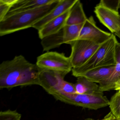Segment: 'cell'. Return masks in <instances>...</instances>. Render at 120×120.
Here are the masks:
<instances>
[{"label":"cell","instance_id":"cell-1","mask_svg":"<svg viewBox=\"0 0 120 120\" xmlns=\"http://www.w3.org/2000/svg\"><path fill=\"white\" fill-rule=\"evenodd\" d=\"M42 69L22 55L3 62L0 64V88L10 89L18 86L39 85Z\"/></svg>","mask_w":120,"mask_h":120},{"label":"cell","instance_id":"cell-2","mask_svg":"<svg viewBox=\"0 0 120 120\" xmlns=\"http://www.w3.org/2000/svg\"><path fill=\"white\" fill-rule=\"evenodd\" d=\"M60 1V0H55L49 4L5 17L0 22V36H4L33 28L36 23L54 9Z\"/></svg>","mask_w":120,"mask_h":120},{"label":"cell","instance_id":"cell-3","mask_svg":"<svg viewBox=\"0 0 120 120\" xmlns=\"http://www.w3.org/2000/svg\"><path fill=\"white\" fill-rule=\"evenodd\" d=\"M117 42L115 35L112 34L109 39L100 45L86 63L78 68L72 69V75L78 78L90 69L100 67L116 65L114 50Z\"/></svg>","mask_w":120,"mask_h":120},{"label":"cell","instance_id":"cell-4","mask_svg":"<svg viewBox=\"0 0 120 120\" xmlns=\"http://www.w3.org/2000/svg\"><path fill=\"white\" fill-rule=\"evenodd\" d=\"M51 95L62 102L89 109L97 110L109 105V100L104 95L56 92Z\"/></svg>","mask_w":120,"mask_h":120},{"label":"cell","instance_id":"cell-5","mask_svg":"<svg viewBox=\"0 0 120 120\" xmlns=\"http://www.w3.org/2000/svg\"><path fill=\"white\" fill-rule=\"evenodd\" d=\"M67 74L42 69L39 77V86L50 95L56 92L76 93L74 84L64 80Z\"/></svg>","mask_w":120,"mask_h":120},{"label":"cell","instance_id":"cell-6","mask_svg":"<svg viewBox=\"0 0 120 120\" xmlns=\"http://www.w3.org/2000/svg\"><path fill=\"white\" fill-rule=\"evenodd\" d=\"M36 64L41 68L67 74L73 69L70 57L55 52L49 51L38 56Z\"/></svg>","mask_w":120,"mask_h":120},{"label":"cell","instance_id":"cell-7","mask_svg":"<svg viewBox=\"0 0 120 120\" xmlns=\"http://www.w3.org/2000/svg\"><path fill=\"white\" fill-rule=\"evenodd\" d=\"M70 56L73 68H78L86 63L100 45L85 40H77L71 45Z\"/></svg>","mask_w":120,"mask_h":120},{"label":"cell","instance_id":"cell-8","mask_svg":"<svg viewBox=\"0 0 120 120\" xmlns=\"http://www.w3.org/2000/svg\"><path fill=\"white\" fill-rule=\"evenodd\" d=\"M112 34L99 28L93 17L90 16L83 24L78 40L88 41L101 45L109 39Z\"/></svg>","mask_w":120,"mask_h":120},{"label":"cell","instance_id":"cell-9","mask_svg":"<svg viewBox=\"0 0 120 120\" xmlns=\"http://www.w3.org/2000/svg\"><path fill=\"white\" fill-rule=\"evenodd\" d=\"M94 12L100 22L112 33L120 30V15L118 12L107 8L99 3Z\"/></svg>","mask_w":120,"mask_h":120},{"label":"cell","instance_id":"cell-10","mask_svg":"<svg viewBox=\"0 0 120 120\" xmlns=\"http://www.w3.org/2000/svg\"><path fill=\"white\" fill-rule=\"evenodd\" d=\"M76 0H60L58 5L48 15L36 23L33 28L39 31L49 22L69 10Z\"/></svg>","mask_w":120,"mask_h":120},{"label":"cell","instance_id":"cell-11","mask_svg":"<svg viewBox=\"0 0 120 120\" xmlns=\"http://www.w3.org/2000/svg\"><path fill=\"white\" fill-rule=\"evenodd\" d=\"M69 14V10L45 25L38 31L39 38L42 40L45 37L57 33L62 29L66 25Z\"/></svg>","mask_w":120,"mask_h":120},{"label":"cell","instance_id":"cell-12","mask_svg":"<svg viewBox=\"0 0 120 120\" xmlns=\"http://www.w3.org/2000/svg\"><path fill=\"white\" fill-rule=\"evenodd\" d=\"M115 66L116 65L113 64L97 67L85 72L79 76L85 77L90 81L100 84L109 77Z\"/></svg>","mask_w":120,"mask_h":120},{"label":"cell","instance_id":"cell-13","mask_svg":"<svg viewBox=\"0 0 120 120\" xmlns=\"http://www.w3.org/2000/svg\"><path fill=\"white\" fill-rule=\"evenodd\" d=\"M54 0H17V2L13 5L5 17L14 15L17 13L33 9L42 6L49 4L54 2Z\"/></svg>","mask_w":120,"mask_h":120},{"label":"cell","instance_id":"cell-14","mask_svg":"<svg viewBox=\"0 0 120 120\" xmlns=\"http://www.w3.org/2000/svg\"><path fill=\"white\" fill-rule=\"evenodd\" d=\"M74 86L77 94L104 95L103 92L100 91L99 85L82 76L77 78Z\"/></svg>","mask_w":120,"mask_h":120},{"label":"cell","instance_id":"cell-15","mask_svg":"<svg viewBox=\"0 0 120 120\" xmlns=\"http://www.w3.org/2000/svg\"><path fill=\"white\" fill-rule=\"evenodd\" d=\"M87 18L83 10L82 5L79 0L76 2L69 10V14L66 25H77L83 24Z\"/></svg>","mask_w":120,"mask_h":120},{"label":"cell","instance_id":"cell-16","mask_svg":"<svg viewBox=\"0 0 120 120\" xmlns=\"http://www.w3.org/2000/svg\"><path fill=\"white\" fill-rule=\"evenodd\" d=\"M41 43L43 50L47 52L65 44L64 28L57 33L42 39Z\"/></svg>","mask_w":120,"mask_h":120},{"label":"cell","instance_id":"cell-17","mask_svg":"<svg viewBox=\"0 0 120 120\" xmlns=\"http://www.w3.org/2000/svg\"><path fill=\"white\" fill-rule=\"evenodd\" d=\"M120 81V64H116L113 73L107 79L99 84V90L101 92L115 90L117 83Z\"/></svg>","mask_w":120,"mask_h":120},{"label":"cell","instance_id":"cell-18","mask_svg":"<svg viewBox=\"0 0 120 120\" xmlns=\"http://www.w3.org/2000/svg\"><path fill=\"white\" fill-rule=\"evenodd\" d=\"M84 24L77 25H66L64 28L65 44L71 45L78 40Z\"/></svg>","mask_w":120,"mask_h":120},{"label":"cell","instance_id":"cell-19","mask_svg":"<svg viewBox=\"0 0 120 120\" xmlns=\"http://www.w3.org/2000/svg\"><path fill=\"white\" fill-rule=\"evenodd\" d=\"M109 106L110 112L116 120H120V90H118L111 97Z\"/></svg>","mask_w":120,"mask_h":120},{"label":"cell","instance_id":"cell-20","mask_svg":"<svg viewBox=\"0 0 120 120\" xmlns=\"http://www.w3.org/2000/svg\"><path fill=\"white\" fill-rule=\"evenodd\" d=\"M17 0H0V22L3 20Z\"/></svg>","mask_w":120,"mask_h":120},{"label":"cell","instance_id":"cell-21","mask_svg":"<svg viewBox=\"0 0 120 120\" xmlns=\"http://www.w3.org/2000/svg\"><path fill=\"white\" fill-rule=\"evenodd\" d=\"M22 115L16 110L8 109L0 112V120H20Z\"/></svg>","mask_w":120,"mask_h":120},{"label":"cell","instance_id":"cell-22","mask_svg":"<svg viewBox=\"0 0 120 120\" xmlns=\"http://www.w3.org/2000/svg\"><path fill=\"white\" fill-rule=\"evenodd\" d=\"M100 4L106 7L107 8L118 12V9L120 7V0H104L100 1Z\"/></svg>","mask_w":120,"mask_h":120},{"label":"cell","instance_id":"cell-23","mask_svg":"<svg viewBox=\"0 0 120 120\" xmlns=\"http://www.w3.org/2000/svg\"><path fill=\"white\" fill-rule=\"evenodd\" d=\"M114 60L116 64H120V43L118 41L115 45Z\"/></svg>","mask_w":120,"mask_h":120},{"label":"cell","instance_id":"cell-24","mask_svg":"<svg viewBox=\"0 0 120 120\" xmlns=\"http://www.w3.org/2000/svg\"><path fill=\"white\" fill-rule=\"evenodd\" d=\"M101 120H116V119L112 113L110 112Z\"/></svg>","mask_w":120,"mask_h":120},{"label":"cell","instance_id":"cell-25","mask_svg":"<svg viewBox=\"0 0 120 120\" xmlns=\"http://www.w3.org/2000/svg\"><path fill=\"white\" fill-rule=\"evenodd\" d=\"M115 90H120V81L117 83L115 87Z\"/></svg>","mask_w":120,"mask_h":120},{"label":"cell","instance_id":"cell-26","mask_svg":"<svg viewBox=\"0 0 120 120\" xmlns=\"http://www.w3.org/2000/svg\"><path fill=\"white\" fill-rule=\"evenodd\" d=\"M115 35L117 36L118 38H119L120 39V30L118 32H117V33H116L115 34H114Z\"/></svg>","mask_w":120,"mask_h":120},{"label":"cell","instance_id":"cell-27","mask_svg":"<svg viewBox=\"0 0 120 120\" xmlns=\"http://www.w3.org/2000/svg\"><path fill=\"white\" fill-rule=\"evenodd\" d=\"M84 120H100L99 119H97V120H95V119H93L91 118H87L86 119Z\"/></svg>","mask_w":120,"mask_h":120}]
</instances>
